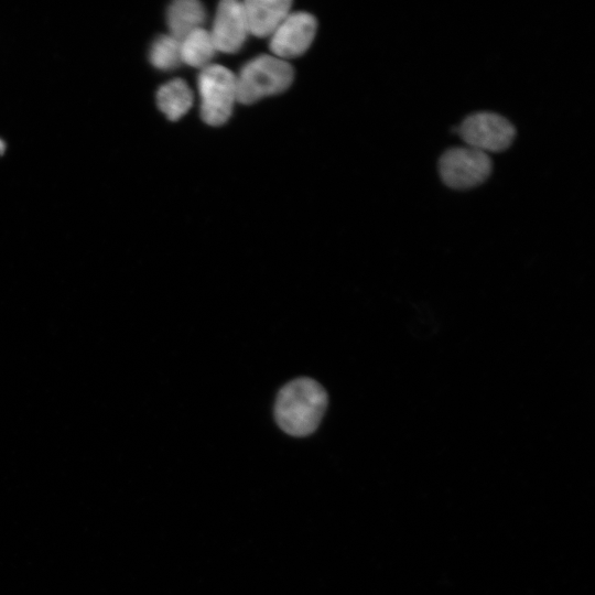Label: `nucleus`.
<instances>
[{"instance_id": "f8f14e48", "label": "nucleus", "mask_w": 595, "mask_h": 595, "mask_svg": "<svg viewBox=\"0 0 595 595\" xmlns=\"http://www.w3.org/2000/svg\"><path fill=\"white\" fill-rule=\"evenodd\" d=\"M181 42L171 35L159 36L151 45L149 58L159 69H171L181 62Z\"/></svg>"}, {"instance_id": "20e7f679", "label": "nucleus", "mask_w": 595, "mask_h": 595, "mask_svg": "<svg viewBox=\"0 0 595 595\" xmlns=\"http://www.w3.org/2000/svg\"><path fill=\"white\" fill-rule=\"evenodd\" d=\"M491 169L493 162L487 153L467 145L446 150L439 161L442 181L455 190L480 185L489 177Z\"/></svg>"}, {"instance_id": "9b49d317", "label": "nucleus", "mask_w": 595, "mask_h": 595, "mask_svg": "<svg viewBox=\"0 0 595 595\" xmlns=\"http://www.w3.org/2000/svg\"><path fill=\"white\" fill-rule=\"evenodd\" d=\"M181 61L194 67L205 66L215 55L216 48L210 32L196 29L180 44Z\"/></svg>"}, {"instance_id": "39448f33", "label": "nucleus", "mask_w": 595, "mask_h": 595, "mask_svg": "<svg viewBox=\"0 0 595 595\" xmlns=\"http://www.w3.org/2000/svg\"><path fill=\"white\" fill-rule=\"evenodd\" d=\"M455 131L467 147L487 154L508 149L516 137L513 125L504 116L490 111L467 116Z\"/></svg>"}, {"instance_id": "f03ea898", "label": "nucleus", "mask_w": 595, "mask_h": 595, "mask_svg": "<svg viewBox=\"0 0 595 595\" xmlns=\"http://www.w3.org/2000/svg\"><path fill=\"white\" fill-rule=\"evenodd\" d=\"M294 77L292 66L283 60L261 55L248 62L236 78V99L252 104L260 98L285 90Z\"/></svg>"}, {"instance_id": "9d476101", "label": "nucleus", "mask_w": 595, "mask_h": 595, "mask_svg": "<svg viewBox=\"0 0 595 595\" xmlns=\"http://www.w3.org/2000/svg\"><path fill=\"white\" fill-rule=\"evenodd\" d=\"M156 104L160 110L174 121L191 108L193 94L183 79L176 78L159 88Z\"/></svg>"}, {"instance_id": "f257e3e1", "label": "nucleus", "mask_w": 595, "mask_h": 595, "mask_svg": "<svg viewBox=\"0 0 595 595\" xmlns=\"http://www.w3.org/2000/svg\"><path fill=\"white\" fill-rule=\"evenodd\" d=\"M327 407V393L311 378H298L278 393L274 416L278 425L292 436H306L318 426Z\"/></svg>"}, {"instance_id": "7ed1b4c3", "label": "nucleus", "mask_w": 595, "mask_h": 595, "mask_svg": "<svg viewBox=\"0 0 595 595\" xmlns=\"http://www.w3.org/2000/svg\"><path fill=\"white\" fill-rule=\"evenodd\" d=\"M201 116L210 126L225 123L236 100V77L220 65L205 67L198 76Z\"/></svg>"}, {"instance_id": "0eeeda50", "label": "nucleus", "mask_w": 595, "mask_h": 595, "mask_svg": "<svg viewBox=\"0 0 595 595\" xmlns=\"http://www.w3.org/2000/svg\"><path fill=\"white\" fill-rule=\"evenodd\" d=\"M248 34L244 6L235 0H225L218 4L210 33L215 48L225 53H235L244 44Z\"/></svg>"}, {"instance_id": "6e6552de", "label": "nucleus", "mask_w": 595, "mask_h": 595, "mask_svg": "<svg viewBox=\"0 0 595 595\" xmlns=\"http://www.w3.org/2000/svg\"><path fill=\"white\" fill-rule=\"evenodd\" d=\"M248 32L256 36L271 35L288 17L289 0H247L242 3Z\"/></svg>"}, {"instance_id": "1a4fd4ad", "label": "nucleus", "mask_w": 595, "mask_h": 595, "mask_svg": "<svg viewBox=\"0 0 595 595\" xmlns=\"http://www.w3.org/2000/svg\"><path fill=\"white\" fill-rule=\"evenodd\" d=\"M205 17V9L198 1H174L167 9L171 36L181 42L188 33L199 28Z\"/></svg>"}, {"instance_id": "ddd939ff", "label": "nucleus", "mask_w": 595, "mask_h": 595, "mask_svg": "<svg viewBox=\"0 0 595 595\" xmlns=\"http://www.w3.org/2000/svg\"><path fill=\"white\" fill-rule=\"evenodd\" d=\"M6 150V143L3 142V140L0 139V154H3Z\"/></svg>"}, {"instance_id": "423d86ee", "label": "nucleus", "mask_w": 595, "mask_h": 595, "mask_svg": "<svg viewBox=\"0 0 595 595\" xmlns=\"http://www.w3.org/2000/svg\"><path fill=\"white\" fill-rule=\"evenodd\" d=\"M315 31L316 20L312 14L292 13L272 33L270 50L282 58L296 57L310 46Z\"/></svg>"}]
</instances>
